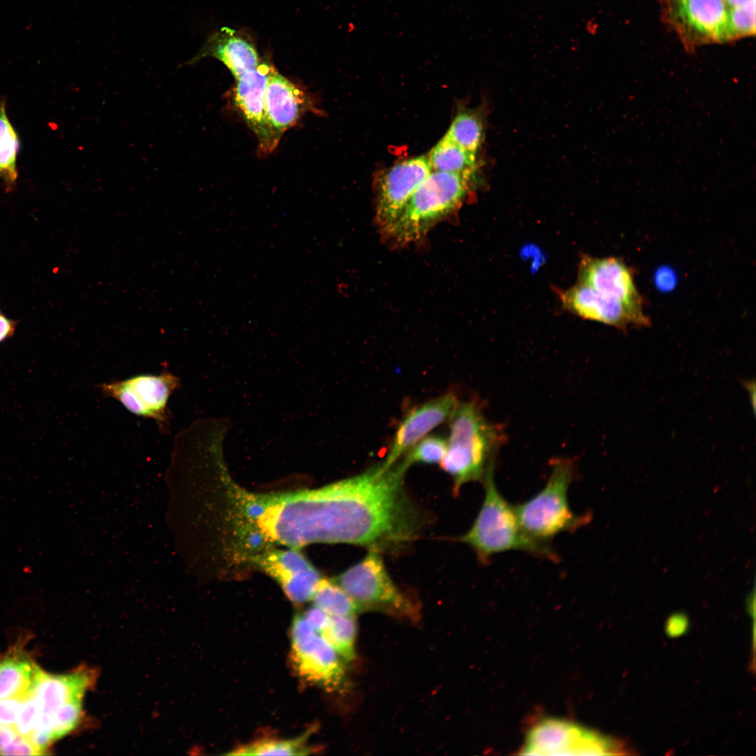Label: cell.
Listing matches in <instances>:
<instances>
[{
	"mask_svg": "<svg viewBox=\"0 0 756 756\" xmlns=\"http://www.w3.org/2000/svg\"><path fill=\"white\" fill-rule=\"evenodd\" d=\"M41 669L31 661L10 657L0 662V699L30 695Z\"/></svg>",
	"mask_w": 756,
	"mask_h": 756,
	"instance_id": "obj_19",
	"label": "cell"
},
{
	"mask_svg": "<svg viewBox=\"0 0 756 756\" xmlns=\"http://www.w3.org/2000/svg\"><path fill=\"white\" fill-rule=\"evenodd\" d=\"M290 633V662L297 676L328 691L340 688L345 680L341 657L304 615L294 617Z\"/></svg>",
	"mask_w": 756,
	"mask_h": 756,
	"instance_id": "obj_8",
	"label": "cell"
},
{
	"mask_svg": "<svg viewBox=\"0 0 756 756\" xmlns=\"http://www.w3.org/2000/svg\"><path fill=\"white\" fill-rule=\"evenodd\" d=\"M458 402L454 393H447L410 410L399 424L382 465L388 468L399 461L430 430L449 419Z\"/></svg>",
	"mask_w": 756,
	"mask_h": 756,
	"instance_id": "obj_14",
	"label": "cell"
},
{
	"mask_svg": "<svg viewBox=\"0 0 756 756\" xmlns=\"http://www.w3.org/2000/svg\"><path fill=\"white\" fill-rule=\"evenodd\" d=\"M312 732L290 739L264 738L239 746L229 755H306L313 749L307 744Z\"/></svg>",
	"mask_w": 756,
	"mask_h": 756,
	"instance_id": "obj_24",
	"label": "cell"
},
{
	"mask_svg": "<svg viewBox=\"0 0 756 756\" xmlns=\"http://www.w3.org/2000/svg\"><path fill=\"white\" fill-rule=\"evenodd\" d=\"M97 673L87 666L62 675L41 671L30 695L36 699L40 712L52 713L65 704L83 701L85 692L95 683Z\"/></svg>",
	"mask_w": 756,
	"mask_h": 756,
	"instance_id": "obj_16",
	"label": "cell"
},
{
	"mask_svg": "<svg viewBox=\"0 0 756 756\" xmlns=\"http://www.w3.org/2000/svg\"><path fill=\"white\" fill-rule=\"evenodd\" d=\"M755 33V1L728 8L727 41Z\"/></svg>",
	"mask_w": 756,
	"mask_h": 756,
	"instance_id": "obj_28",
	"label": "cell"
},
{
	"mask_svg": "<svg viewBox=\"0 0 756 756\" xmlns=\"http://www.w3.org/2000/svg\"><path fill=\"white\" fill-rule=\"evenodd\" d=\"M216 58L238 79L259 64L260 59L255 47L246 39L232 34L223 33L211 36L199 52L181 65H192L204 57Z\"/></svg>",
	"mask_w": 756,
	"mask_h": 756,
	"instance_id": "obj_18",
	"label": "cell"
},
{
	"mask_svg": "<svg viewBox=\"0 0 756 756\" xmlns=\"http://www.w3.org/2000/svg\"><path fill=\"white\" fill-rule=\"evenodd\" d=\"M427 155L432 172H474L476 169L477 155L462 148L446 134Z\"/></svg>",
	"mask_w": 756,
	"mask_h": 756,
	"instance_id": "obj_21",
	"label": "cell"
},
{
	"mask_svg": "<svg viewBox=\"0 0 756 756\" xmlns=\"http://www.w3.org/2000/svg\"><path fill=\"white\" fill-rule=\"evenodd\" d=\"M666 15L689 50L727 41L728 8L724 0H667Z\"/></svg>",
	"mask_w": 756,
	"mask_h": 756,
	"instance_id": "obj_10",
	"label": "cell"
},
{
	"mask_svg": "<svg viewBox=\"0 0 756 756\" xmlns=\"http://www.w3.org/2000/svg\"><path fill=\"white\" fill-rule=\"evenodd\" d=\"M485 121L479 109H464L454 117L446 135L466 151L476 155L485 135Z\"/></svg>",
	"mask_w": 756,
	"mask_h": 756,
	"instance_id": "obj_22",
	"label": "cell"
},
{
	"mask_svg": "<svg viewBox=\"0 0 756 756\" xmlns=\"http://www.w3.org/2000/svg\"><path fill=\"white\" fill-rule=\"evenodd\" d=\"M312 599L315 606L330 616H355L361 611L337 582L327 579L320 580Z\"/></svg>",
	"mask_w": 756,
	"mask_h": 756,
	"instance_id": "obj_25",
	"label": "cell"
},
{
	"mask_svg": "<svg viewBox=\"0 0 756 756\" xmlns=\"http://www.w3.org/2000/svg\"><path fill=\"white\" fill-rule=\"evenodd\" d=\"M580 282L621 302L634 326L645 327L650 319L643 311V301L634 280V274L622 260L609 257H582L579 267Z\"/></svg>",
	"mask_w": 756,
	"mask_h": 756,
	"instance_id": "obj_11",
	"label": "cell"
},
{
	"mask_svg": "<svg viewBox=\"0 0 756 756\" xmlns=\"http://www.w3.org/2000/svg\"><path fill=\"white\" fill-rule=\"evenodd\" d=\"M449 420L447 451L440 465L452 478L457 495L468 482H483L505 437L503 428L488 420L476 401L459 402Z\"/></svg>",
	"mask_w": 756,
	"mask_h": 756,
	"instance_id": "obj_2",
	"label": "cell"
},
{
	"mask_svg": "<svg viewBox=\"0 0 756 756\" xmlns=\"http://www.w3.org/2000/svg\"><path fill=\"white\" fill-rule=\"evenodd\" d=\"M550 475L535 495L514 506L520 525L533 540L545 544L557 535L570 533L587 525L590 514H576L570 507L568 489L576 476V465L570 458L552 460Z\"/></svg>",
	"mask_w": 756,
	"mask_h": 756,
	"instance_id": "obj_4",
	"label": "cell"
},
{
	"mask_svg": "<svg viewBox=\"0 0 756 756\" xmlns=\"http://www.w3.org/2000/svg\"><path fill=\"white\" fill-rule=\"evenodd\" d=\"M256 559L259 566L280 585L314 568L295 549L269 552Z\"/></svg>",
	"mask_w": 756,
	"mask_h": 756,
	"instance_id": "obj_23",
	"label": "cell"
},
{
	"mask_svg": "<svg viewBox=\"0 0 756 756\" xmlns=\"http://www.w3.org/2000/svg\"><path fill=\"white\" fill-rule=\"evenodd\" d=\"M23 699L8 698L0 699V724L14 726Z\"/></svg>",
	"mask_w": 756,
	"mask_h": 756,
	"instance_id": "obj_32",
	"label": "cell"
},
{
	"mask_svg": "<svg viewBox=\"0 0 756 756\" xmlns=\"http://www.w3.org/2000/svg\"><path fill=\"white\" fill-rule=\"evenodd\" d=\"M244 538L247 549L251 551L261 549L265 545V542L269 540L259 528L258 530L252 529L246 531V534Z\"/></svg>",
	"mask_w": 756,
	"mask_h": 756,
	"instance_id": "obj_35",
	"label": "cell"
},
{
	"mask_svg": "<svg viewBox=\"0 0 756 756\" xmlns=\"http://www.w3.org/2000/svg\"><path fill=\"white\" fill-rule=\"evenodd\" d=\"M565 308L584 319L592 320L622 330L635 326L623 304L592 287L579 282L560 293Z\"/></svg>",
	"mask_w": 756,
	"mask_h": 756,
	"instance_id": "obj_17",
	"label": "cell"
},
{
	"mask_svg": "<svg viewBox=\"0 0 756 756\" xmlns=\"http://www.w3.org/2000/svg\"><path fill=\"white\" fill-rule=\"evenodd\" d=\"M273 69L268 62H260L236 80L232 90L234 107L255 134L264 153L272 151L281 137L267 122L264 107L265 88Z\"/></svg>",
	"mask_w": 756,
	"mask_h": 756,
	"instance_id": "obj_13",
	"label": "cell"
},
{
	"mask_svg": "<svg viewBox=\"0 0 756 756\" xmlns=\"http://www.w3.org/2000/svg\"><path fill=\"white\" fill-rule=\"evenodd\" d=\"M39 713L38 705L31 695L24 698L17 720L13 726L17 734L29 737Z\"/></svg>",
	"mask_w": 756,
	"mask_h": 756,
	"instance_id": "obj_30",
	"label": "cell"
},
{
	"mask_svg": "<svg viewBox=\"0 0 756 756\" xmlns=\"http://www.w3.org/2000/svg\"><path fill=\"white\" fill-rule=\"evenodd\" d=\"M431 172L426 154L398 162L382 174L377 188L376 220L383 232Z\"/></svg>",
	"mask_w": 756,
	"mask_h": 756,
	"instance_id": "obj_12",
	"label": "cell"
},
{
	"mask_svg": "<svg viewBox=\"0 0 756 756\" xmlns=\"http://www.w3.org/2000/svg\"><path fill=\"white\" fill-rule=\"evenodd\" d=\"M521 755H631L624 741L605 736L566 720L547 718L527 732Z\"/></svg>",
	"mask_w": 756,
	"mask_h": 756,
	"instance_id": "obj_7",
	"label": "cell"
},
{
	"mask_svg": "<svg viewBox=\"0 0 756 756\" xmlns=\"http://www.w3.org/2000/svg\"><path fill=\"white\" fill-rule=\"evenodd\" d=\"M43 750L36 747L27 736L17 734L1 752L2 755H41Z\"/></svg>",
	"mask_w": 756,
	"mask_h": 756,
	"instance_id": "obj_31",
	"label": "cell"
},
{
	"mask_svg": "<svg viewBox=\"0 0 756 756\" xmlns=\"http://www.w3.org/2000/svg\"><path fill=\"white\" fill-rule=\"evenodd\" d=\"M52 740H57L76 729L83 717L82 701L71 702L50 713Z\"/></svg>",
	"mask_w": 756,
	"mask_h": 756,
	"instance_id": "obj_29",
	"label": "cell"
},
{
	"mask_svg": "<svg viewBox=\"0 0 756 756\" xmlns=\"http://www.w3.org/2000/svg\"><path fill=\"white\" fill-rule=\"evenodd\" d=\"M400 461L382 463L314 491L266 495L258 527L269 540L293 549L346 543L382 552L413 540L422 524L404 486Z\"/></svg>",
	"mask_w": 756,
	"mask_h": 756,
	"instance_id": "obj_1",
	"label": "cell"
},
{
	"mask_svg": "<svg viewBox=\"0 0 756 756\" xmlns=\"http://www.w3.org/2000/svg\"><path fill=\"white\" fill-rule=\"evenodd\" d=\"M356 630L354 616H330L328 625L320 634L343 660L352 662L356 657Z\"/></svg>",
	"mask_w": 756,
	"mask_h": 756,
	"instance_id": "obj_26",
	"label": "cell"
},
{
	"mask_svg": "<svg viewBox=\"0 0 756 756\" xmlns=\"http://www.w3.org/2000/svg\"><path fill=\"white\" fill-rule=\"evenodd\" d=\"M17 733L13 727L0 724V752L15 737Z\"/></svg>",
	"mask_w": 756,
	"mask_h": 756,
	"instance_id": "obj_37",
	"label": "cell"
},
{
	"mask_svg": "<svg viewBox=\"0 0 756 756\" xmlns=\"http://www.w3.org/2000/svg\"><path fill=\"white\" fill-rule=\"evenodd\" d=\"M15 328L16 322L7 318L0 311V342L11 337Z\"/></svg>",
	"mask_w": 756,
	"mask_h": 756,
	"instance_id": "obj_36",
	"label": "cell"
},
{
	"mask_svg": "<svg viewBox=\"0 0 756 756\" xmlns=\"http://www.w3.org/2000/svg\"><path fill=\"white\" fill-rule=\"evenodd\" d=\"M179 386V378L164 370L159 374H138L98 387L102 394L116 400L132 414L154 420L164 432L170 426L168 400Z\"/></svg>",
	"mask_w": 756,
	"mask_h": 756,
	"instance_id": "obj_9",
	"label": "cell"
},
{
	"mask_svg": "<svg viewBox=\"0 0 756 756\" xmlns=\"http://www.w3.org/2000/svg\"><path fill=\"white\" fill-rule=\"evenodd\" d=\"M303 615L310 626L319 634L326 627L330 618L329 615L315 606Z\"/></svg>",
	"mask_w": 756,
	"mask_h": 756,
	"instance_id": "obj_33",
	"label": "cell"
},
{
	"mask_svg": "<svg viewBox=\"0 0 756 756\" xmlns=\"http://www.w3.org/2000/svg\"><path fill=\"white\" fill-rule=\"evenodd\" d=\"M473 173L431 172L384 233L400 245L422 238L434 225L461 205L470 190Z\"/></svg>",
	"mask_w": 756,
	"mask_h": 756,
	"instance_id": "obj_5",
	"label": "cell"
},
{
	"mask_svg": "<svg viewBox=\"0 0 756 756\" xmlns=\"http://www.w3.org/2000/svg\"><path fill=\"white\" fill-rule=\"evenodd\" d=\"M676 275L673 270L668 267H663L657 270L654 283L661 291L671 290L676 284Z\"/></svg>",
	"mask_w": 756,
	"mask_h": 756,
	"instance_id": "obj_34",
	"label": "cell"
},
{
	"mask_svg": "<svg viewBox=\"0 0 756 756\" xmlns=\"http://www.w3.org/2000/svg\"><path fill=\"white\" fill-rule=\"evenodd\" d=\"M447 447V440L437 435L423 438L415 444L400 461L407 468L414 463L433 464L443 458Z\"/></svg>",
	"mask_w": 756,
	"mask_h": 756,
	"instance_id": "obj_27",
	"label": "cell"
},
{
	"mask_svg": "<svg viewBox=\"0 0 756 756\" xmlns=\"http://www.w3.org/2000/svg\"><path fill=\"white\" fill-rule=\"evenodd\" d=\"M334 581L361 610H379L411 620L419 616V606L393 581L379 550H369L362 560Z\"/></svg>",
	"mask_w": 756,
	"mask_h": 756,
	"instance_id": "obj_6",
	"label": "cell"
},
{
	"mask_svg": "<svg viewBox=\"0 0 756 756\" xmlns=\"http://www.w3.org/2000/svg\"><path fill=\"white\" fill-rule=\"evenodd\" d=\"M495 464L483 481L484 497L470 529L456 540L468 545L478 561L486 565L496 554L522 551L554 562L559 556L549 544L537 542L522 529L512 505L498 489L494 480Z\"/></svg>",
	"mask_w": 756,
	"mask_h": 756,
	"instance_id": "obj_3",
	"label": "cell"
},
{
	"mask_svg": "<svg viewBox=\"0 0 756 756\" xmlns=\"http://www.w3.org/2000/svg\"><path fill=\"white\" fill-rule=\"evenodd\" d=\"M727 8H733L747 4L755 0H724Z\"/></svg>",
	"mask_w": 756,
	"mask_h": 756,
	"instance_id": "obj_38",
	"label": "cell"
},
{
	"mask_svg": "<svg viewBox=\"0 0 756 756\" xmlns=\"http://www.w3.org/2000/svg\"><path fill=\"white\" fill-rule=\"evenodd\" d=\"M311 106L303 90L274 69L272 71L265 88L264 107L267 122L278 134L296 125Z\"/></svg>",
	"mask_w": 756,
	"mask_h": 756,
	"instance_id": "obj_15",
	"label": "cell"
},
{
	"mask_svg": "<svg viewBox=\"0 0 756 756\" xmlns=\"http://www.w3.org/2000/svg\"><path fill=\"white\" fill-rule=\"evenodd\" d=\"M20 146L19 136L8 118L6 102L0 100V179L6 191L12 190L16 185Z\"/></svg>",
	"mask_w": 756,
	"mask_h": 756,
	"instance_id": "obj_20",
	"label": "cell"
}]
</instances>
